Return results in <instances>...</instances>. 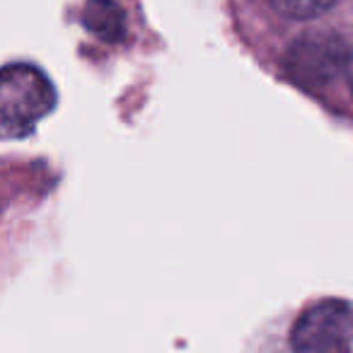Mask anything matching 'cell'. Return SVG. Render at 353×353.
<instances>
[{"instance_id": "1", "label": "cell", "mask_w": 353, "mask_h": 353, "mask_svg": "<svg viewBox=\"0 0 353 353\" xmlns=\"http://www.w3.org/2000/svg\"><path fill=\"white\" fill-rule=\"evenodd\" d=\"M56 107V88L49 75L32 63L0 68V141L30 136Z\"/></svg>"}, {"instance_id": "2", "label": "cell", "mask_w": 353, "mask_h": 353, "mask_svg": "<svg viewBox=\"0 0 353 353\" xmlns=\"http://www.w3.org/2000/svg\"><path fill=\"white\" fill-rule=\"evenodd\" d=\"M353 341V310L341 300H322L307 307L290 332V346L303 353L348 351Z\"/></svg>"}, {"instance_id": "3", "label": "cell", "mask_w": 353, "mask_h": 353, "mask_svg": "<svg viewBox=\"0 0 353 353\" xmlns=\"http://www.w3.org/2000/svg\"><path fill=\"white\" fill-rule=\"evenodd\" d=\"M295 44L298 46L293 51L295 56L290 61V68L295 70L298 78L324 80L343 65V51L339 41L324 39V37H307Z\"/></svg>"}, {"instance_id": "4", "label": "cell", "mask_w": 353, "mask_h": 353, "mask_svg": "<svg viewBox=\"0 0 353 353\" xmlns=\"http://www.w3.org/2000/svg\"><path fill=\"white\" fill-rule=\"evenodd\" d=\"M85 22L102 39H114L121 32V15L112 0H90Z\"/></svg>"}, {"instance_id": "5", "label": "cell", "mask_w": 353, "mask_h": 353, "mask_svg": "<svg viewBox=\"0 0 353 353\" xmlns=\"http://www.w3.org/2000/svg\"><path fill=\"white\" fill-rule=\"evenodd\" d=\"M266 3L288 20H314L336 6V0H266Z\"/></svg>"}]
</instances>
